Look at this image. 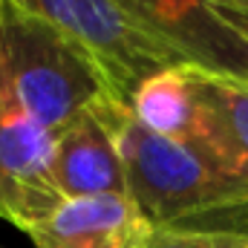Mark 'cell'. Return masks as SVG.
I'll return each mask as SVG.
<instances>
[{"label": "cell", "mask_w": 248, "mask_h": 248, "mask_svg": "<svg viewBox=\"0 0 248 248\" xmlns=\"http://www.w3.org/2000/svg\"><path fill=\"white\" fill-rule=\"evenodd\" d=\"M119 104L113 95L84 110L55 136L52 179L63 199L127 196L124 162L116 139Z\"/></svg>", "instance_id": "obj_6"}, {"label": "cell", "mask_w": 248, "mask_h": 248, "mask_svg": "<svg viewBox=\"0 0 248 248\" xmlns=\"http://www.w3.org/2000/svg\"><path fill=\"white\" fill-rule=\"evenodd\" d=\"M196 90L193 141L228 176L248 187V81L190 66Z\"/></svg>", "instance_id": "obj_8"}, {"label": "cell", "mask_w": 248, "mask_h": 248, "mask_svg": "<svg viewBox=\"0 0 248 248\" xmlns=\"http://www.w3.org/2000/svg\"><path fill=\"white\" fill-rule=\"evenodd\" d=\"M147 248H248L240 231H156Z\"/></svg>", "instance_id": "obj_10"}, {"label": "cell", "mask_w": 248, "mask_h": 248, "mask_svg": "<svg viewBox=\"0 0 248 248\" xmlns=\"http://www.w3.org/2000/svg\"><path fill=\"white\" fill-rule=\"evenodd\" d=\"M0 84L52 136L113 95L101 66L78 44L12 0H0Z\"/></svg>", "instance_id": "obj_2"}, {"label": "cell", "mask_w": 248, "mask_h": 248, "mask_svg": "<svg viewBox=\"0 0 248 248\" xmlns=\"http://www.w3.org/2000/svg\"><path fill=\"white\" fill-rule=\"evenodd\" d=\"M156 228L130 196H78L38 222L35 248H147Z\"/></svg>", "instance_id": "obj_7"}, {"label": "cell", "mask_w": 248, "mask_h": 248, "mask_svg": "<svg viewBox=\"0 0 248 248\" xmlns=\"http://www.w3.org/2000/svg\"><path fill=\"white\" fill-rule=\"evenodd\" d=\"M127 196L156 231L248 234V187L205 150L153 133L130 107L116 113Z\"/></svg>", "instance_id": "obj_1"}, {"label": "cell", "mask_w": 248, "mask_h": 248, "mask_svg": "<svg viewBox=\"0 0 248 248\" xmlns=\"http://www.w3.org/2000/svg\"><path fill=\"white\" fill-rule=\"evenodd\" d=\"M130 113L153 133L190 144L196 133V90L190 66H170L147 78L136 90Z\"/></svg>", "instance_id": "obj_9"}, {"label": "cell", "mask_w": 248, "mask_h": 248, "mask_svg": "<svg viewBox=\"0 0 248 248\" xmlns=\"http://www.w3.org/2000/svg\"><path fill=\"white\" fill-rule=\"evenodd\" d=\"M52 150L55 136L0 84V219L26 234L63 199L52 179Z\"/></svg>", "instance_id": "obj_5"}, {"label": "cell", "mask_w": 248, "mask_h": 248, "mask_svg": "<svg viewBox=\"0 0 248 248\" xmlns=\"http://www.w3.org/2000/svg\"><path fill=\"white\" fill-rule=\"evenodd\" d=\"M187 66L248 81V0H133Z\"/></svg>", "instance_id": "obj_4"}, {"label": "cell", "mask_w": 248, "mask_h": 248, "mask_svg": "<svg viewBox=\"0 0 248 248\" xmlns=\"http://www.w3.org/2000/svg\"><path fill=\"white\" fill-rule=\"evenodd\" d=\"M78 44L107 75L116 101L130 107L136 90L182 55L139 15L133 0H12Z\"/></svg>", "instance_id": "obj_3"}]
</instances>
